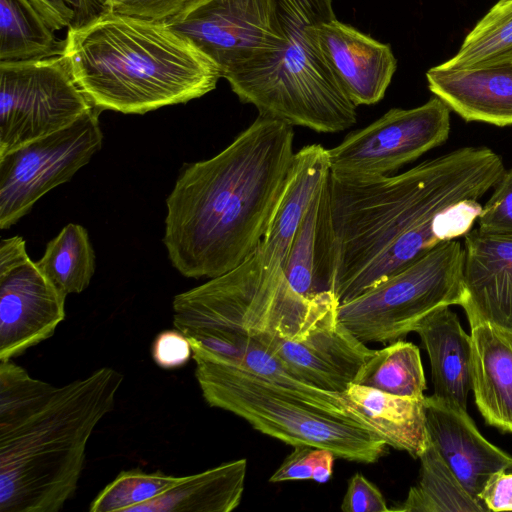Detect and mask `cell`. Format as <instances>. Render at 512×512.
Wrapping results in <instances>:
<instances>
[{"mask_svg":"<svg viewBox=\"0 0 512 512\" xmlns=\"http://www.w3.org/2000/svg\"><path fill=\"white\" fill-rule=\"evenodd\" d=\"M488 147L466 146L411 169L375 178L329 173L332 291L349 301L404 269L440 242L464 236L478 200L505 171Z\"/></svg>","mask_w":512,"mask_h":512,"instance_id":"obj_1","label":"cell"},{"mask_svg":"<svg viewBox=\"0 0 512 512\" xmlns=\"http://www.w3.org/2000/svg\"><path fill=\"white\" fill-rule=\"evenodd\" d=\"M287 122L258 116L210 159L187 164L166 199L163 243L183 276L214 278L258 248L295 153Z\"/></svg>","mask_w":512,"mask_h":512,"instance_id":"obj_2","label":"cell"},{"mask_svg":"<svg viewBox=\"0 0 512 512\" xmlns=\"http://www.w3.org/2000/svg\"><path fill=\"white\" fill-rule=\"evenodd\" d=\"M123 380L102 367L54 386L0 361V512H58L74 497L88 441Z\"/></svg>","mask_w":512,"mask_h":512,"instance_id":"obj_3","label":"cell"},{"mask_svg":"<svg viewBox=\"0 0 512 512\" xmlns=\"http://www.w3.org/2000/svg\"><path fill=\"white\" fill-rule=\"evenodd\" d=\"M63 57L99 110L145 114L216 88L217 66L165 22L104 9L67 29Z\"/></svg>","mask_w":512,"mask_h":512,"instance_id":"obj_4","label":"cell"},{"mask_svg":"<svg viewBox=\"0 0 512 512\" xmlns=\"http://www.w3.org/2000/svg\"><path fill=\"white\" fill-rule=\"evenodd\" d=\"M339 305L332 291L305 298L289 285L280 263L258 249L234 269L175 295L173 325L192 353L233 364L248 338L271 347L303 337Z\"/></svg>","mask_w":512,"mask_h":512,"instance_id":"obj_5","label":"cell"},{"mask_svg":"<svg viewBox=\"0 0 512 512\" xmlns=\"http://www.w3.org/2000/svg\"><path fill=\"white\" fill-rule=\"evenodd\" d=\"M281 44L226 80L239 100L260 116L336 133L357 121V106L325 60L316 27L335 16L332 0H273Z\"/></svg>","mask_w":512,"mask_h":512,"instance_id":"obj_6","label":"cell"},{"mask_svg":"<svg viewBox=\"0 0 512 512\" xmlns=\"http://www.w3.org/2000/svg\"><path fill=\"white\" fill-rule=\"evenodd\" d=\"M195 377L206 403L246 420L263 434L289 445L328 449L336 458L370 464L385 441L352 417L307 403L230 363L193 354Z\"/></svg>","mask_w":512,"mask_h":512,"instance_id":"obj_7","label":"cell"},{"mask_svg":"<svg viewBox=\"0 0 512 512\" xmlns=\"http://www.w3.org/2000/svg\"><path fill=\"white\" fill-rule=\"evenodd\" d=\"M463 264L459 241L440 242L393 276L339 303L337 318L364 343L399 340L435 309L461 305Z\"/></svg>","mask_w":512,"mask_h":512,"instance_id":"obj_8","label":"cell"},{"mask_svg":"<svg viewBox=\"0 0 512 512\" xmlns=\"http://www.w3.org/2000/svg\"><path fill=\"white\" fill-rule=\"evenodd\" d=\"M94 108L61 55L0 62V157L70 126Z\"/></svg>","mask_w":512,"mask_h":512,"instance_id":"obj_9","label":"cell"},{"mask_svg":"<svg viewBox=\"0 0 512 512\" xmlns=\"http://www.w3.org/2000/svg\"><path fill=\"white\" fill-rule=\"evenodd\" d=\"M101 110L0 157V228L26 215L48 191L69 181L102 147Z\"/></svg>","mask_w":512,"mask_h":512,"instance_id":"obj_10","label":"cell"},{"mask_svg":"<svg viewBox=\"0 0 512 512\" xmlns=\"http://www.w3.org/2000/svg\"><path fill=\"white\" fill-rule=\"evenodd\" d=\"M450 112L437 96L415 108L390 109L328 149L330 173L350 179L390 175L447 140Z\"/></svg>","mask_w":512,"mask_h":512,"instance_id":"obj_11","label":"cell"},{"mask_svg":"<svg viewBox=\"0 0 512 512\" xmlns=\"http://www.w3.org/2000/svg\"><path fill=\"white\" fill-rule=\"evenodd\" d=\"M164 22L206 55L224 79L281 44L273 0H192Z\"/></svg>","mask_w":512,"mask_h":512,"instance_id":"obj_12","label":"cell"},{"mask_svg":"<svg viewBox=\"0 0 512 512\" xmlns=\"http://www.w3.org/2000/svg\"><path fill=\"white\" fill-rule=\"evenodd\" d=\"M66 297L27 254L0 265V361L50 338L65 319Z\"/></svg>","mask_w":512,"mask_h":512,"instance_id":"obj_13","label":"cell"},{"mask_svg":"<svg viewBox=\"0 0 512 512\" xmlns=\"http://www.w3.org/2000/svg\"><path fill=\"white\" fill-rule=\"evenodd\" d=\"M270 349L304 381L338 394L376 351L339 322L337 309L303 337L279 339Z\"/></svg>","mask_w":512,"mask_h":512,"instance_id":"obj_14","label":"cell"},{"mask_svg":"<svg viewBox=\"0 0 512 512\" xmlns=\"http://www.w3.org/2000/svg\"><path fill=\"white\" fill-rule=\"evenodd\" d=\"M423 404L430 442L467 492L481 501L490 477L512 469V456L485 439L466 410L434 394L424 396Z\"/></svg>","mask_w":512,"mask_h":512,"instance_id":"obj_15","label":"cell"},{"mask_svg":"<svg viewBox=\"0 0 512 512\" xmlns=\"http://www.w3.org/2000/svg\"><path fill=\"white\" fill-rule=\"evenodd\" d=\"M316 37L335 78L356 106L383 99L397 68L390 45L336 17L320 23Z\"/></svg>","mask_w":512,"mask_h":512,"instance_id":"obj_16","label":"cell"},{"mask_svg":"<svg viewBox=\"0 0 512 512\" xmlns=\"http://www.w3.org/2000/svg\"><path fill=\"white\" fill-rule=\"evenodd\" d=\"M460 306L468 321L512 330V235L471 229L464 235Z\"/></svg>","mask_w":512,"mask_h":512,"instance_id":"obj_17","label":"cell"},{"mask_svg":"<svg viewBox=\"0 0 512 512\" xmlns=\"http://www.w3.org/2000/svg\"><path fill=\"white\" fill-rule=\"evenodd\" d=\"M429 90L465 121L512 125V60L458 70L432 67Z\"/></svg>","mask_w":512,"mask_h":512,"instance_id":"obj_18","label":"cell"},{"mask_svg":"<svg viewBox=\"0 0 512 512\" xmlns=\"http://www.w3.org/2000/svg\"><path fill=\"white\" fill-rule=\"evenodd\" d=\"M472 389L485 421L512 433V330L470 321Z\"/></svg>","mask_w":512,"mask_h":512,"instance_id":"obj_19","label":"cell"},{"mask_svg":"<svg viewBox=\"0 0 512 512\" xmlns=\"http://www.w3.org/2000/svg\"><path fill=\"white\" fill-rule=\"evenodd\" d=\"M414 332L421 338L430 364L434 395L463 410L472 389V342L449 306L425 316Z\"/></svg>","mask_w":512,"mask_h":512,"instance_id":"obj_20","label":"cell"},{"mask_svg":"<svg viewBox=\"0 0 512 512\" xmlns=\"http://www.w3.org/2000/svg\"><path fill=\"white\" fill-rule=\"evenodd\" d=\"M348 413L387 445L419 458L429 443L423 399L401 397L360 384L341 394Z\"/></svg>","mask_w":512,"mask_h":512,"instance_id":"obj_21","label":"cell"},{"mask_svg":"<svg viewBox=\"0 0 512 512\" xmlns=\"http://www.w3.org/2000/svg\"><path fill=\"white\" fill-rule=\"evenodd\" d=\"M283 272L292 289L305 298L332 291L334 252L329 223L328 177L316 192L297 229Z\"/></svg>","mask_w":512,"mask_h":512,"instance_id":"obj_22","label":"cell"},{"mask_svg":"<svg viewBox=\"0 0 512 512\" xmlns=\"http://www.w3.org/2000/svg\"><path fill=\"white\" fill-rule=\"evenodd\" d=\"M329 173L328 149L322 145H307L295 153L287 185L257 248L266 260L284 266L297 229Z\"/></svg>","mask_w":512,"mask_h":512,"instance_id":"obj_23","label":"cell"},{"mask_svg":"<svg viewBox=\"0 0 512 512\" xmlns=\"http://www.w3.org/2000/svg\"><path fill=\"white\" fill-rule=\"evenodd\" d=\"M70 23L46 0H0V62L62 54L56 33Z\"/></svg>","mask_w":512,"mask_h":512,"instance_id":"obj_24","label":"cell"},{"mask_svg":"<svg viewBox=\"0 0 512 512\" xmlns=\"http://www.w3.org/2000/svg\"><path fill=\"white\" fill-rule=\"evenodd\" d=\"M246 469V459H238L183 476L171 489L129 512H230L241 502Z\"/></svg>","mask_w":512,"mask_h":512,"instance_id":"obj_25","label":"cell"},{"mask_svg":"<svg viewBox=\"0 0 512 512\" xmlns=\"http://www.w3.org/2000/svg\"><path fill=\"white\" fill-rule=\"evenodd\" d=\"M419 459L421 474L418 484L410 488L400 507L390 511H488L483 502L472 497L462 486L430 440Z\"/></svg>","mask_w":512,"mask_h":512,"instance_id":"obj_26","label":"cell"},{"mask_svg":"<svg viewBox=\"0 0 512 512\" xmlns=\"http://www.w3.org/2000/svg\"><path fill=\"white\" fill-rule=\"evenodd\" d=\"M36 265L65 295L84 291L95 272V254L86 229L67 224L48 242Z\"/></svg>","mask_w":512,"mask_h":512,"instance_id":"obj_27","label":"cell"},{"mask_svg":"<svg viewBox=\"0 0 512 512\" xmlns=\"http://www.w3.org/2000/svg\"><path fill=\"white\" fill-rule=\"evenodd\" d=\"M354 383L396 396L422 399L426 380L418 347L399 339L376 350Z\"/></svg>","mask_w":512,"mask_h":512,"instance_id":"obj_28","label":"cell"},{"mask_svg":"<svg viewBox=\"0 0 512 512\" xmlns=\"http://www.w3.org/2000/svg\"><path fill=\"white\" fill-rule=\"evenodd\" d=\"M512 60V0H499L465 37L441 69L478 68Z\"/></svg>","mask_w":512,"mask_h":512,"instance_id":"obj_29","label":"cell"},{"mask_svg":"<svg viewBox=\"0 0 512 512\" xmlns=\"http://www.w3.org/2000/svg\"><path fill=\"white\" fill-rule=\"evenodd\" d=\"M235 366L330 413L351 417L341 394L315 387L296 375L270 348L254 338L242 344ZM353 418V417H352Z\"/></svg>","mask_w":512,"mask_h":512,"instance_id":"obj_30","label":"cell"},{"mask_svg":"<svg viewBox=\"0 0 512 512\" xmlns=\"http://www.w3.org/2000/svg\"><path fill=\"white\" fill-rule=\"evenodd\" d=\"M181 477L141 469L121 471L92 500L90 512H129L171 489Z\"/></svg>","mask_w":512,"mask_h":512,"instance_id":"obj_31","label":"cell"},{"mask_svg":"<svg viewBox=\"0 0 512 512\" xmlns=\"http://www.w3.org/2000/svg\"><path fill=\"white\" fill-rule=\"evenodd\" d=\"M477 218L478 228L489 233L512 235V167L505 170Z\"/></svg>","mask_w":512,"mask_h":512,"instance_id":"obj_32","label":"cell"},{"mask_svg":"<svg viewBox=\"0 0 512 512\" xmlns=\"http://www.w3.org/2000/svg\"><path fill=\"white\" fill-rule=\"evenodd\" d=\"M151 356L157 366L172 370L189 362L192 348L188 338L178 329L164 330L154 338Z\"/></svg>","mask_w":512,"mask_h":512,"instance_id":"obj_33","label":"cell"},{"mask_svg":"<svg viewBox=\"0 0 512 512\" xmlns=\"http://www.w3.org/2000/svg\"><path fill=\"white\" fill-rule=\"evenodd\" d=\"M341 510L344 512H387L390 511V508L377 486L358 472L349 480Z\"/></svg>","mask_w":512,"mask_h":512,"instance_id":"obj_34","label":"cell"},{"mask_svg":"<svg viewBox=\"0 0 512 512\" xmlns=\"http://www.w3.org/2000/svg\"><path fill=\"white\" fill-rule=\"evenodd\" d=\"M192 0H104V9L156 21H166Z\"/></svg>","mask_w":512,"mask_h":512,"instance_id":"obj_35","label":"cell"},{"mask_svg":"<svg viewBox=\"0 0 512 512\" xmlns=\"http://www.w3.org/2000/svg\"><path fill=\"white\" fill-rule=\"evenodd\" d=\"M323 448L308 445L294 446L293 451L284 459L269 481L313 480Z\"/></svg>","mask_w":512,"mask_h":512,"instance_id":"obj_36","label":"cell"},{"mask_svg":"<svg viewBox=\"0 0 512 512\" xmlns=\"http://www.w3.org/2000/svg\"><path fill=\"white\" fill-rule=\"evenodd\" d=\"M488 511H512V473L493 474L479 494Z\"/></svg>","mask_w":512,"mask_h":512,"instance_id":"obj_37","label":"cell"},{"mask_svg":"<svg viewBox=\"0 0 512 512\" xmlns=\"http://www.w3.org/2000/svg\"><path fill=\"white\" fill-rule=\"evenodd\" d=\"M70 23V27L82 25L104 8L96 0H46ZM69 27V28H70Z\"/></svg>","mask_w":512,"mask_h":512,"instance_id":"obj_38","label":"cell"},{"mask_svg":"<svg viewBox=\"0 0 512 512\" xmlns=\"http://www.w3.org/2000/svg\"><path fill=\"white\" fill-rule=\"evenodd\" d=\"M96 1L103 7L104 0H96Z\"/></svg>","mask_w":512,"mask_h":512,"instance_id":"obj_39","label":"cell"}]
</instances>
